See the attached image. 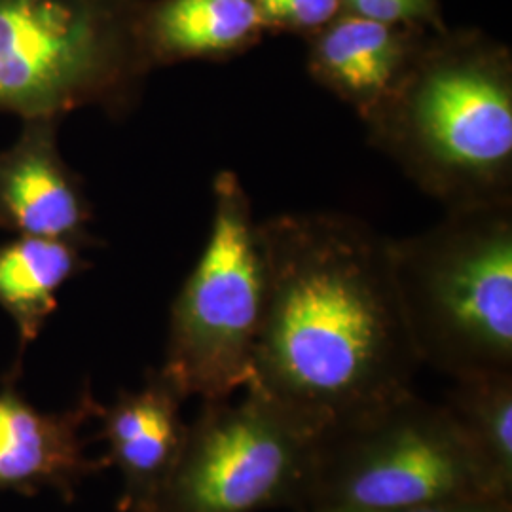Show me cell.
I'll use <instances>...</instances> for the list:
<instances>
[{
    "mask_svg": "<svg viewBox=\"0 0 512 512\" xmlns=\"http://www.w3.org/2000/svg\"><path fill=\"white\" fill-rule=\"evenodd\" d=\"M268 304L245 387L315 435L414 391L391 238L336 211L258 220Z\"/></svg>",
    "mask_w": 512,
    "mask_h": 512,
    "instance_id": "obj_1",
    "label": "cell"
},
{
    "mask_svg": "<svg viewBox=\"0 0 512 512\" xmlns=\"http://www.w3.org/2000/svg\"><path fill=\"white\" fill-rule=\"evenodd\" d=\"M368 143L444 209L512 202V61L476 35L427 38L366 118Z\"/></svg>",
    "mask_w": 512,
    "mask_h": 512,
    "instance_id": "obj_2",
    "label": "cell"
},
{
    "mask_svg": "<svg viewBox=\"0 0 512 512\" xmlns=\"http://www.w3.org/2000/svg\"><path fill=\"white\" fill-rule=\"evenodd\" d=\"M391 266L421 365L452 382L512 374V202L446 209L391 238Z\"/></svg>",
    "mask_w": 512,
    "mask_h": 512,
    "instance_id": "obj_3",
    "label": "cell"
},
{
    "mask_svg": "<svg viewBox=\"0 0 512 512\" xmlns=\"http://www.w3.org/2000/svg\"><path fill=\"white\" fill-rule=\"evenodd\" d=\"M505 499L442 403L408 391L319 431L294 512H385Z\"/></svg>",
    "mask_w": 512,
    "mask_h": 512,
    "instance_id": "obj_4",
    "label": "cell"
},
{
    "mask_svg": "<svg viewBox=\"0 0 512 512\" xmlns=\"http://www.w3.org/2000/svg\"><path fill=\"white\" fill-rule=\"evenodd\" d=\"M137 0H0V110L126 114L150 73Z\"/></svg>",
    "mask_w": 512,
    "mask_h": 512,
    "instance_id": "obj_5",
    "label": "cell"
},
{
    "mask_svg": "<svg viewBox=\"0 0 512 512\" xmlns=\"http://www.w3.org/2000/svg\"><path fill=\"white\" fill-rule=\"evenodd\" d=\"M268 289L251 198L236 171H219L209 238L171 306L160 366L186 399L226 401L249 385Z\"/></svg>",
    "mask_w": 512,
    "mask_h": 512,
    "instance_id": "obj_6",
    "label": "cell"
},
{
    "mask_svg": "<svg viewBox=\"0 0 512 512\" xmlns=\"http://www.w3.org/2000/svg\"><path fill=\"white\" fill-rule=\"evenodd\" d=\"M315 433L255 391L203 403L183 454L145 512L298 507Z\"/></svg>",
    "mask_w": 512,
    "mask_h": 512,
    "instance_id": "obj_7",
    "label": "cell"
},
{
    "mask_svg": "<svg viewBox=\"0 0 512 512\" xmlns=\"http://www.w3.org/2000/svg\"><path fill=\"white\" fill-rule=\"evenodd\" d=\"M57 126L54 118L23 120L16 143L0 152V228L93 247L92 203L59 152Z\"/></svg>",
    "mask_w": 512,
    "mask_h": 512,
    "instance_id": "obj_8",
    "label": "cell"
},
{
    "mask_svg": "<svg viewBox=\"0 0 512 512\" xmlns=\"http://www.w3.org/2000/svg\"><path fill=\"white\" fill-rule=\"evenodd\" d=\"M14 382V374L0 382V490L35 495L50 488L73 501L88 476L107 469L103 458H86L80 435L101 403L84 389L73 408L46 414L27 403Z\"/></svg>",
    "mask_w": 512,
    "mask_h": 512,
    "instance_id": "obj_9",
    "label": "cell"
},
{
    "mask_svg": "<svg viewBox=\"0 0 512 512\" xmlns=\"http://www.w3.org/2000/svg\"><path fill=\"white\" fill-rule=\"evenodd\" d=\"M183 393L160 368L148 370L137 391H120L116 401L101 404L95 420L99 439L107 442V467L118 469L122 492L118 511L145 512L173 473L183 454L188 427Z\"/></svg>",
    "mask_w": 512,
    "mask_h": 512,
    "instance_id": "obj_10",
    "label": "cell"
},
{
    "mask_svg": "<svg viewBox=\"0 0 512 512\" xmlns=\"http://www.w3.org/2000/svg\"><path fill=\"white\" fill-rule=\"evenodd\" d=\"M425 31L342 12L310 37L308 73L365 122L412 69Z\"/></svg>",
    "mask_w": 512,
    "mask_h": 512,
    "instance_id": "obj_11",
    "label": "cell"
},
{
    "mask_svg": "<svg viewBox=\"0 0 512 512\" xmlns=\"http://www.w3.org/2000/svg\"><path fill=\"white\" fill-rule=\"evenodd\" d=\"M139 42L150 71L194 59H224L266 33L253 0H156L141 4Z\"/></svg>",
    "mask_w": 512,
    "mask_h": 512,
    "instance_id": "obj_12",
    "label": "cell"
},
{
    "mask_svg": "<svg viewBox=\"0 0 512 512\" xmlns=\"http://www.w3.org/2000/svg\"><path fill=\"white\" fill-rule=\"evenodd\" d=\"M84 249L71 241L29 236L0 243V308L18 329L21 353L57 310L59 291L90 268Z\"/></svg>",
    "mask_w": 512,
    "mask_h": 512,
    "instance_id": "obj_13",
    "label": "cell"
},
{
    "mask_svg": "<svg viewBox=\"0 0 512 512\" xmlns=\"http://www.w3.org/2000/svg\"><path fill=\"white\" fill-rule=\"evenodd\" d=\"M442 404L497 490L512 501V374L454 380Z\"/></svg>",
    "mask_w": 512,
    "mask_h": 512,
    "instance_id": "obj_14",
    "label": "cell"
},
{
    "mask_svg": "<svg viewBox=\"0 0 512 512\" xmlns=\"http://www.w3.org/2000/svg\"><path fill=\"white\" fill-rule=\"evenodd\" d=\"M266 33H296L313 37L344 8L342 0H253Z\"/></svg>",
    "mask_w": 512,
    "mask_h": 512,
    "instance_id": "obj_15",
    "label": "cell"
},
{
    "mask_svg": "<svg viewBox=\"0 0 512 512\" xmlns=\"http://www.w3.org/2000/svg\"><path fill=\"white\" fill-rule=\"evenodd\" d=\"M342 8L346 14L382 23L442 31L437 0H342Z\"/></svg>",
    "mask_w": 512,
    "mask_h": 512,
    "instance_id": "obj_16",
    "label": "cell"
},
{
    "mask_svg": "<svg viewBox=\"0 0 512 512\" xmlns=\"http://www.w3.org/2000/svg\"><path fill=\"white\" fill-rule=\"evenodd\" d=\"M385 512H512V501L480 499V501H463V503H448V505H433V507H420V509Z\"/></svg>",
    "mask_w": 512,
    "mask_h": 512,
    "instance_id": "obj_17",
    "label": "cell"
}]
</instances>
